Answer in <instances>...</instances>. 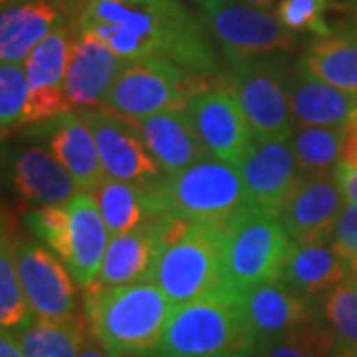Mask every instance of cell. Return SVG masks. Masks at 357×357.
<instances>
[{
  "mask_svg": "<svg viewBox=\"0 0 357 357\" xmlns=\"http://www.w3.org/2000/svg\"><path fill=\"white\" fill-rule=\"evenodd\" d=\"M77 30L128 62L167 60L199 76H227L203 26L181 0H84Z\"/></svg>",
  "mask_w": 357,
  "mask_h": 357,
  "instance_id": "6da1fadb",
  "label": "cell"
},
{
  "mask_svg": "<svg viewBox=\"0 0 357 357\" xmlns=\"http://www.w3.org/2000/svg\"><path fill=\"white\" fill-rule=\"evenodd\" d=\"M175 307L153 282L84 290L89 332L112 357L153 356Z\"/></svg>",
  "mask_w": 357,
  "mask_h": 357,
  "instance_id": "7a4b0ae2",
  "label": "cell"
},
{
  "mask_svg": "<svg viewBox=\"0 0 357 357\" xmlns=\"http://www.w3.org/2000/svg\"><path fill=\"white\" fill-rule=\"evenodd\" d=\"M258 340L243 294L225 288L175 307L151 357H256Z\"/></svg>",
  "mask_w": 357,
  "mask_h": 357,
  "instance_id": "3957f363",
  "label": "cell"
},
{
  "mask_svg": "<svg viewBox=\"0 0 357 357\" xmlns=\"http://www.w3.org/2000/svg\"><path fill=\"white\" fill-rule=\"evenodd\" d=\"M161 217H175L192 225L227 227L256 208L236 165L217 157L187 167L153 183Z\"/></svg>",
  "mask_w": 357,
  "mask_h": 357,
  "instance_id": "277c9868",
  "label": "cell"
},
{
  "mask_svg": "<svg viewBox=\"0 0 357 357\" xmlns=\"http://www.w3.org/2000/svg\"><path fill=\"white\" fill-rule=\"evenodd\" d=\"M294 241L282 218L250 208L225 229L222 266L227 288L246 294L268 282L280 280Z\"/></svg>",
  "mask_w": 357,
  "mask_h": 357,
  "instance_id": "5b68a950",
  "label": "cell"
},
{
  "mask_svg": "<svg viewBox=\"0 0 357 357\" xmlns=\"http://www.w3.org/2000/svg\"><path fill=\"white\" fill-rule=\"evenodd\" d=\"M227 227L191 225L181 236L163 246L151 282L163 290L175 306L189 304L227 288L222 266Z\"/></svg>",
  "mask_w": 357,
  "mask_h": 357,
  "instance_id": "8992f818",
  "label": "cell"
},
{
  "mask_svg": "<svg viewBox=\"0 0 357 357\" xmlns=\"http://www.w3.org/2000/svg\"><path fill=\"white\" fill-rule=\"evenodd\" d=\"M208 79L213 77L187 72L167 60H135L115 79L102 107L126 119L185 112L192 93Z\"/></svg>",
  "mask_w": 357,
  "mask_h": 357,
  "instance_id": "52a82bcc",
  "label": "cell"
},
{
  "mask_svg": "<svg viewBox=\"0 0 357 357\" xmlns=\"http://www.w3.org/2000/svg\"><path fill=\"white\" fill-rule=\"evenodd\" d=\"M290 77L284 56L258 58L232 66L229 74L244 115L258 139H286L294 135L290 112Z\"/></svg>",
  "mask_w": 357,
  "mask_h": 357,
  "instance_id": "ba28073f",
  "label": "cell"
},
{
  "mask_svg": "<svg viewBox=\"0 0 357 357\" xmlns=\"http://www.w3.org/2000/svg\"><path fill=\"white\" fill-rule=\"evenodd\" d=\"M185 114L208 153L230 165H241L256 135L236 91L230 86L229 74L208 79L197 93H192Z\"/></svg>",
  "mask_w": 357,
  "mask_h": 357,
  "instance_id": "9c48e42d",
  "label": "cell"
},
{
  "mask_svg": "<svg viewBox=\"0 0 357 357\" xmlns=\"http://www.w3.org/2000/svg\"><path fill=\"white\" fill-rule=\"evenodd\" d=\"M204 22L213 30L230 66L282 56L296 46V32L282 24L270 8L230 2L215 13H204Z\"/></svg>",
  "mask_w": 357,
  "mask_h": 357,
  "instance_id": "30bf717a",
  "label": "cell"
},
{
  "mask_svg": "<svg viewBox=\"0 0 357 357\" xmlns=\"http://www.w3.org/2000/svg\"><path fill=\"white\" fill-rule=\"evenodd\" d=\"M16 270L36 319L60 321L77 316L76 286L66 264L30 238L14 241Z\"/></svg>",
  "mask_w": 357,
  "mask_h": 357,
  "instance_id": "8fae6325",
  "label": "cell"
},
{
  "mask_svg": "<svg viewBox=\"0 0 357 357\" xmlns=\"http://www.w3.org/2000/svg\"><path fill=\"white\" fill-rule=\"evenodd\" d=\"M77 114L93 131L107 178L151 185L165 175L153 155L149 153L145 141L141 139L139 131L129 119L103 107H88L79 109Z\"/></svg>",
  "mask_w": 357,
  "mask_h": 357,
  "instance_id": "7c38bea8",
  "label": "cell"
},
{
  "mask_svg": "<svg viewBox=\"0 0 357 357\" xmlns=\"http://www.w3.org/2000/svg\"><path fill=\"white\" fill-rule=\"evenodd\" d=\"M72 30L62 24L30 52L24 62L28 82L26 123H42L72 112V103L64 89L66 68L72 50Z\"/></svg>",
  "mask_w": 357,
  "mask_h": 357,
  "instance_id": "4fadbf2b",
  "label": "cell"
},
{
  "mask_svg": "<svg viewBox=\"0 0 357 357\" xmlns=\"http://www.w3.org/2000/svg\"><path fill=\"white\" fill-rule=\"evenodd\" d=\"M66 204L68 227L54 255L64 262L77 286L88 290L100 276L112 232L103 220L93 192L79 191Z\"/></svg>",
  "mask_w": 357,
  "mask_h": 357,
  "instance_id": "5bb4252c",
  "label": "cell"
},
{
  "mask_svg": "<svg viewBox=\"0 0 357 357\" xmlns=\"http://www.w3.org/2000/svg\"><path fill=\"white\" fill-rule=\"evenodd\" d=\"M246 191L256 208L280 217L282 208L302 177L292 143L286 139H258L238 165Z\"/></svg>",
  "mask_w": 357,
  "mask_h": 357,
  "instance_id": "9a60e30c",
  "label": "cell"
},
{
  "mask_svg": "<svg viewBox=\"0 0 357 357\" xmlns=\"http://www.w3.org/2000/svg\"><path fill=\"white\" fill-rule=\"evenodd\" d=\"M345 204L335 175L300 177L280 218L294 244L330 241Z\"/></svg>",
  "mask_w": 357,
  "mask_h": 357,
  "instance_id": "2e32d148",
  "label": "cell"
},
{
  "mask_svg": "<svg viewBox=\"0 0 357 357\" xmlns=\"http://www.w3.org/2000/svg\"><path fill=\"white\" fill-rule=\"evenodd\" d=\"M128 64V60L114 54L102 40L77 30L64 79L66 96L72 107H102L105 96Z\"/></svg>",
  "mask_w": 357,
  "mask_h": 357,
  "instance_id": "e0dca14e",
  "label": "cell"
},
{
  "mask_svg": "<svg viewBox=\"0 0 357 357\" xmlns=\"http://www.w3.org/2000/svg\"><path fill=\"white\" fill-rule=\"evenodd\" d=\"M165 218L159 217L112 236L96 286H126L151 282L155 264L165 246Z\"/></svg>",
  "mask_w": 357,
  "mask_h": 357,
  "instance_id": "ac0fdd59",
  "label": "cell"
},
{
  "mask_svg": "<svg viewBox=\"0 0 357 357\" xmlns=\"http://www.w3.org/2000/svg\"><path fill=\"white\" fill-rule=\"evenodd\" d=\"M243 300L258 345L319 316V298L300 294L282 280L256 286Z\"/></svg>",
  "mask_w": 357,
  "mask_h": 357,
  "instance_id": "d6986e66",
  "label": "cell"
},
{
  "mask_svg": "<svg viewBox=\"0 0 357 357\" xmlns=\"http://www.w3.org/2000/svg\"><path fill=\"white\" fill-rule=\"evenodd\" d=\"M129 121L139 131L141 139L165 175L181 173L211 157L185 112H165Z\"/></svg>",
  "mask_w": 357,
  "mask_h": 357,
  "instance_id": "ffe728a7",
  "label": "cell"
},
{
  "mask_svg": "<svg viewBox=\"0 0 357 357\" xmlns=\"http://www.w3.org/2000/svg\"><path fill=\"white\" fill-rule=\"evenodd\" d=\"M48 145L56 159L74 177L79 191L93 192L107 178L93 131L76 112L48 119Z\"/></svg>",
  "mask_w": 357,
  "mask_h": 357,
  "instance_id": "44dd1931",
  "label": "cell"
},
{
  "mask_svg": "<svg viewBox=\"0 0 357 357\" xmlns=\"http://www.w3.org/2000/svg\"><path fill=\"white\" fill-rule=\"evenodd\" d=\"M288 96L296 128H347L357 121V96L300 70L290 77Z\"/></svg>",
  "mask_w": 357,
  "mask_h": 357,
  "instance_id": "7402d4cb",
  "label": "cell"
},
{
  "mask_svg": "<svg viewBox=\"0 0 357 357\" xmlns=\"http://www.w3.org/2000/svg\"><path fill=\"white\" fill-rule=\"evenodd\" d=\"M10 183L16 192L32 204L68 203L79 192L74 177L42 147L22 149L10 161Z\"/></svg>",
  "mask_w": 357,
  "mask_h": 357,
  "instance_id": "603a6c76",
  "label": "cell"
},
{
  "mask_svg": "<svg viewBox=\"0 0 357 357\" xmlns=\"http://www.w3.org/2000/svg\"><path fill=\"white\" fill-rule=\"evenodd\" d=\"M64 24L58 0H34L2 10L0 16V60L22 66L42 40Z\"/></svg>",
  "mask_w": 357,
  "mask_h": 357,
  "instance_id": "cb8c5ba5",
  "label": "cell"
},
{
  "mask_svg": "<svg viewBox=\"0 0 357 357\" xmlns=\"http://www.w3.org/2000/svg\"><path fill=\"white\" fill-rule=\"evenodd\" d=\"M298 70L357 96V28L316 36L302 52Z\"/></svg>",
  "mask_w": 357,
  "mask_h": 357,
  "instance_id": "d4e9b609",
  "label": "cell"
},
{
  "mask_svg": "<svg viewBox=\"0 0 357 357\" xmlns=\"http://www.w3.org/2000/svg\"><path fill=\"white\" fill-rule=\"evenodd\" d=\"M349 276H354V272L333 250L330 241H319L294 244L280 280L300 294L321 298Z\"/></svg>",
  "mask_w": 357,
  "mask_h": 357,
  "instance_id": "484cf974",
  "label": "cell"
},
{
  "mask_svg": "<svg viewBox=\"0 0 357 357\" xmlns=\"http://www.w3.org/2000/svg\"><path fill=\"white\" fill-rule=\"evenodd\" d=\"M93 197L100 204L102 217L112 236L126 234L129 230L161 217L153 183L139 185L105 178L102 187L93 191Z\"/></svg>",
  "mask_w": 357,
  "mask_h": 357,
  "instance_id": "4316f807",
  "label": "cell"
},
{
  "mask_svg": "<svg viewBox=\"0 0 357 357\" xmlns=\"http://www.w3.org/2000/svg\"><path fill=\"white\" fill-rule=\"evenodd\" d=\"M24 357H79L86 342V326L79 316L50 321L32 319L18 333Z\"/></svg>",
  "mask_w": 357,
  "mask_h": 357,
  "instance_id": "83f0119b",
  "label": "cell"
},
{
  "mask_svg": "<svg viewBox=\"0 0 357 357\" xmlns=\"http://www.w3.org/2000/svg\"><path fill=\"white\" fill-rule=\"evenodd\" d=\"M290 143L302 177L333 175L342 163L345 128H296Z\"/></svg>",
  "mask_w": 357,
  "mask_h": 357,
  "instance_id": "f1b7e54d",
  "label": "cell"
},
{
  "mask_svg": "<svg viewBox=\"0 0 357 357\" xmlns=\"http://www.w3.org/2000/svg\"><path fill=\"white\" fill-rule=\"evenodd\" d=\"M13 229L2 227V248H0V326L8 332H22L32 324L34 314L26 300L24 288L16 270Z\"/></svg>",
  "mask_w": 357,
  "mask_h": 357,
  "instance_id": "f546056e",
  "label": "cell"
},
{
  "mask_svg": "<svg viewBox=\"0 0 357 357\" xmlns=\"http://www.w3.org/2000/svg\"><path fill=\"white\" fill-rule=\"evenodd\" d=\"M337 340L321 316L258 345L256 357H332Z\"/></svg>",
  "mask_w": 357,
  "mask_h": 357,
  "instance_id": "4dcf8cb0",
  "label": "cell"
},
{
  "mask_svg": "<svg viewBox=\"0 0 357 357\" xmlns=\"http://www.w3.org/2000/svg\"><path fill=\"white\" fill-rule=\"evenodd\" d=\"M319 316L337 340V347L357 344V274L319 298Z\"/></svg>",
  "mask_w": 357,
  "mask_h": 357,
  "instance_id": "1f68e13d",
  "label": "cell"
},
{
  "mask_svg": "<svg viewBox=\"0 0 357 357\" xmlns=\"http://www.w3.org/2000/svg\"><path fill=\"white\" fill-rule=\"evenodd\" d=\"M28 82L22 66H0V128L2 137L26 126Z\"/></svg>",
  "mask_w": 357,
  "mask_h": 357,
  "instance_id": "d6a6232c",
  "label": "cell"
},
{
  "mask_svg": "<svg viewBox=\"0 0 357 357\" xmlns=\"http://www.w3.org/2000/svg\"><path fill=\"white\" fill-rule=\"evenodd\" d=\"M332 0H280L276 16L292 32H312L316 36H328L333 30L326 22V13Z\"/></svg>",
  "mask_w": 357,
  "mask_h": 357,
  "instance_id": "836d02e7",
  "label": "cell"
},
{
  "mask_svg": "<svg viewBox=\"0 0 357 357\" xmlns=\"http://www.w3.org/2000/svg\"><path fill=\"white\" fill-rule=\"evenodd\" d=\"M24 225L40 243H44L52 252H56L68 227V204L58 203L38 206L26 215Z\"/></svg>",
  "mask_w": 357,
  "mask_h": 357,
  "instance_id": "e575fe53",
  "label": "cell"
},
{
  "mask_svg": "<svg viewBox=\"0 0 357 357\" xmlns=\"http://www.w3.org/2000/svg\"><path fill=\"white\" fill-rule=\"evenodd\" d=\"M330 244L342 256V260L349 266V270L357 274V204H345L333 227Z\"/></svg>",
  "mask_w": 357,
  "mask_h": 357,
  "instance_id": "d590c367",
  "label": "cell"
},
{
  "mask_svg": "<svg viewBox=\"0 0 357 357\" xmlns=\"http://www.w3.org/2000/svg\"><path fill=\"white\" fill-rule=\"evenodd\" d=\"M333 175H335V181L342 189L345 203L357 204V167L347 165L342 161Z\"/></svg>",
  "mask_w": 357,
  "mask_h": 357,
  "instance_id": "8d00e7d4",
  "label": "cell"
},
{
  "mask_svg": "<svg viewBox=\"0 0 357 357\" xmlns=\"http://www.w3.org/2000/svg\"><path fill=\"white\" fill-rule=\"evenodd\" d=\"M0 357H24L22 345L16 332L2 330L0 333Z\"/></svg>",
  "mask_w": 357,
  "mask_h": 357,
  "instance_id": "74e56055",
  "label": "cell"
},
{
  "mask_svg": "<svg viewBox=\"0 0 357 357\" xmlns=\"http://www.w3.org/2000/svg\"><path fill=\"white\" fill-rule=\"evenodd\" d=\"M79 357H112L105 349H103L102 345L93 344V342H84L82 345V351H79Z\"/></svg>",
  "mask_w": 357,
  "mask_h": 357,
  "instance_id": "f35d334b",
  "label": "cell"
},
{
  "mask_svg": "<svg viewBox=\"0 0 357 357\" xmlns=\"http://www.w3.org/2000/svg\"><path fill=\"white\" fill-rule=\"evenodd\" d=\"M191 2H195L197 6H201L204 13H215V10L227 6V4L234 2V0H191Z\"/></svg>",
  "mask_w": 357,
  "mask_h": 357,
  "instance_id": "ab89813d",
  "label": "cell"
},
{
  "mask_svg": "<svg viewBox=\"0 0 357 357\" xmlns=\"http://www.w3.org/2000/svg\"><path fill=\"white\" fill-rule=\"evenodd\" d=\"M332 357H357V344L342 345L333 351Z\"/></svg>",
  "mask_w": 357,
  "mask_h": 357,
  "instance_id": "60d3db41",
  "label": "cell"
},
{
  "mask_svg": "<svg viewBox=\"0 0 357 357\" xmlns=\"http://www.w3.org/2000/svg\"><path fill=\"white\" fill-rule=\"evenodd\" d=\"M246 4H252V6H258V8H270L272 4L280 2V0H244Z\"/></svg>",
  "mask_w": 357,
  "mask_h": 357,
  "instance_id": "b9f144b4",
  "label": "cell"
},
{
  "mask_svg": "<svg viewBox=\"0 0 357 357\" xmlns=\"http://www.w3.org/2000/svg\"><path fill=\"white\" fill-rule=\"evenodd\" d=\"M28 2H34V0H0L2 10H6V8H14V6H20V4H28Z\"/></svg>",
  "mask_w": 357,
  "mask_h": 357,
  "instance_id": "7bdbcfd3",
  "label": "cell"
},
{
  "mask_svg": "<svg viewBox=\"0 0 357 357\" xmlns=\"http://www.w3.org/2000/svg\"><path fill=\"white\" fill-rule=\"evenodd\" d=\"M66 2H68V4H72V2H74V0H66Z\"/></svg>",
  "mask_w": 357,
  "mask_h": 357,
  "instance_id": "ee69618b",
  "label": "cell"
},
{
  "mask_svg": "<svg viewBox=\"0 0 357 357\" xmlns=\"http://www.w3.org/2000/svg\"><path fill=\"white\" fill-rule=\"evenodd\" d=\"M351 2H354V4H356V6H357V0H351Z\"/></svg>",
  "mask_w": 357,
  "mask_h": 357,
  "instance_id": "f6af8a7d",
  "label": "cell"
},
{
  "mask_svg": "<svg viewBox=\"0 0 357 357\" xmlns=\"http://www.w3.org/2000/svg\"><path fill=\"white\" fill-rule=\"evenodd\" d=\"M149 2H153V0H149Z\"/></svg>",
  "mask_w": 357,
  "mask_h": 357,
  "instance_id": "bcb514c9",
  "label": "cell"
}]
</instances>
